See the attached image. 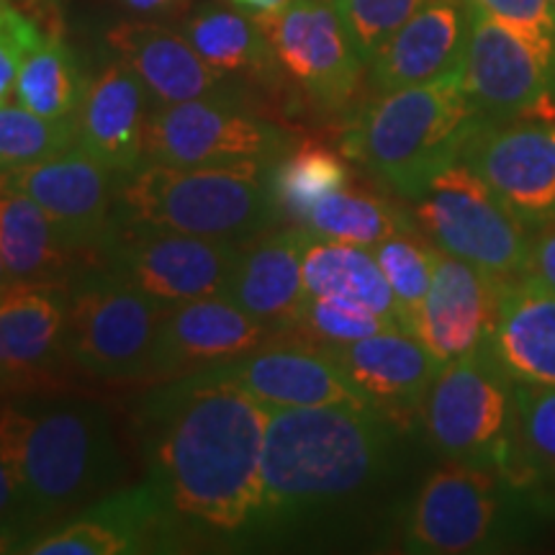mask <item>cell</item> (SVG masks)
<instances>
[{
	"label": "cell",
	"mask_w": 555,
	"mask_h": 555,
	"mask_svg": "<svg viewBox=\"0 0 555 555\" xmlns=\"http://www.w3.org/2000/svg\"><path fill=\"white\" fill-rule=\"evenodd\" d=\"M208 367L273 409L373 406L324 347L301 339L268 343L247 356Z\"/></svg>",
	"instance_id": "2e32d148"
},
{
	"label": "cell",
	"mask_w": 555,
	"mask_h": 555,
	"mask_svg": "<svg viewBox=\"0 0 555 555\" xmlns=\"http://www.w3.org/2000/svg\"><path fill=\"white\" fill-rule=\"evenodd\" d=\"M26 3H34V5H54L57 0H26Z\"/></svg>",
	"instance_id": "7dc6e473"
},
{
	"label": "cell",
	"mask_w": 555,
	"mask_h": 555,
	"mask_svg": "<svg viewBox=\"0 0 555 555\" xmlns=\"http://www.w3.org/2000/svg\"><path fill=\"white\" fill-rule=\"evenodd\" d=\"M393 453L397 425L373 406H270L260 525L298 522L367 494Z\"/></svg>",
	"instance_id": "7a4b0ae2"
},
{
	"label": "cell",
	"mask_w": 555,
	"mask_h": 555,
	"mask_svg": "<svg viewBox=\"0 0 555 555\" xmlns=\"http://www.w3.org/2000/svg\"><path fill=\"white\" fill-rule=\"evenodd\" d=\"M291 0H247L245 9L253 13H275L281 9H286Z\"/></svg>",
	"instance_id": "ee69618b"
},
{
	"label": "cell",
	"mask_w": 555,
	"mask_h": 555,
	"mask_svg": "<svg viewBox=\"0 0 555 555\" xmlns=\"http://www.w3.org/2000/svg\"><path fill=\"white\" fill-rule=\"evenodd\" d=\"M119 3L144 16H170V13L183 11L189 0H119Z\"/></svg>",
	"instance_id": "b9f144b4"
},
{
	"label": "cell",
	"mask_w": 555,
	"mask_h": 555,
	"mask_svg": "<svg viewBox=\"0 0 555 555\" xmlns=\"http://www.w3.org/2000/svg\"><path fill=\"white\" fill-rule=\"evenodd\" d=\"M150 95L127 62L116 57L88 80L75 114V144L116 176L144 165Z\"/></svg>",
	"instance_id": "cb8c5ba5"
},
{
	"label": "cell",
	"mask_w": 555,
	"mask_h": 555,
	"mask_svg": "<svg viewBox=\"0 0 555 555\" xmlns=\"http://www.w3.org/2000/svg\"><path fill=\"white\" fill-rule=\"evenodd\" d=\"M504 283L437 249L433 283L420 314L414 317L412 335L422 339L442 365L478 350L489 343L494 330Z\"/></svg>",
	"instance_id": "e0dca14e"
},
{
	"label": "cell",
	"mask_w": 555,
	"mask_h": 555,
	"mask_svg": "<svg viewBox=\"0 0 555 555\" xmlns=\"http://www.w3.org/2000/svg\"><path fill=\"white\" fill-rule=\"evenodd\" d=\"M3 399H9V391H5V388H3V384H0V406H3L5 404V401Z\"/></svg>",
	"instance_id": "c3c4849f"
},
{
	"label": "cell",
	"mask_w": 555,
	"mask_h": 555,
	"mask_svg": "<svg viewBox=\"0 0 555 555\" xmlns=\"http://www.w3.org/2000/svg\"><path fill=\"white\" fill-rule=\"evenodd\" d=\"M41 39L44 31L29 13L16 9L11 0L0 3V106H5L11 93H16L21 65Z\"/></svg>",
	"instance_id": "f35d334b"
},
{
	"label": "cell",
	"mask_w": 555,
	"mask_h": 555,
	"mask_svg": "<svg viewBox=\"0 0 555 555\" xmlns=\"http://www.w3.org/2000/svg\"><path fill=\"white\" fill-rule=\"evenodd\" d=\"M425 3L427 0H337L335 5L352 44L367 65L386 39Z\"/></svg>",
	"instance_id": "8d00e7d4"
},
{
	"label": "cell",
	"mask_w": 555,
	"mask_h": 555,
	"mask_svg": "<svg viewBox=\"0 0 555 555\" xmlns=\"http://www.w3.org/2000/svg\"><path fill=\"white\" fill-rule=\"evenodd\" d=\"M470 3L530 39L555 65V0H470Z\"/></svg>",
	"instance_id": "74e56055"
},
{
	"label": "cell",
	"mask_w": 555,
	"mask_h": 555,
	"mask_svg": "<svg viewBox=\"0 0 555 555\" xmlns=\"http://www.w3.org/2000/svg\"><path fill=\"white\" fill-rule=\"evenodd\" d=\"M0 384H3L9 397H13V388H11V367H9V356H5V345L3 337H0Z\"/></svg>",
	"instance_id": "f6af8a7d"
},
{
	"label": "cell",
	"mask_w": 555,
	"mask_h": 555,
	"mask_svg": "<svg viewBox=\"0 0 555 555\" xmlns=\"http://www.w3.org/2000/svg\"><path fill=\"white\" fill-rule=\"evenodd\" d=\"M178 530L150 483L114 491L67 517L57 530L31 538V555H129L168 545Z\"/></svg>",
	"instance_id": "ac0fdd59"
},
{
	"label": "cell",
	"mask_w": 555,
	"mask_h": 555,
	"mask_svg": "<svg viewBox=\"0 0 555 555\" xmlns=\"http://www.w3.org/2000/svg\"><path fill=\"white\" fill-rule=\"evenodd\" d=\"M101 255L111 273L157 301L178 307L196 298L224 296L242 245L168 229L114 224Z\"/></svg>",
	"instance_id": "8fae6325"
},
{
	"label": "cell",
	"mask_w": 555,
	"mask_h": 555,
	"mask_svg": "<svg viewBox=\"0 0 555 555\" xmlns=\"http://www.w3.org/2000/svg\"><path fill=\"white\" fill-rule=\"evenodd\" d=\"M486 121L455 69L422 86L376 93L345 129L339 150L399 196L420 201Z\"/></svg>",
	"instance_id": "277c9868"
},
{
	"label": "cell",
	"mask_w": 555,
	"mask_h": 555,
	"mask_svg": "<svg viewBox=\"0 0 555 555\" xmlns=\"http://www.w3.org/2000/svg\"><path fill=\"white\" fill-rule=\"evenodd\" d=\"M75 147V121H52L24 106H0V172Z\"/></svg>",
	"instance_id": "e575fe53"
},
{
	"label": "cell",
	"mask_w": 555,
	"mask_h": 555,
	"mask_svg": "<svg viewBox=\"0 0 555 555\" xmlns=\"http://www.w3.org/2000/svg\"><path fill=\"white\" fill-rule=\"evenodd\" d=\"M314 240L307 227L288 224L273 234L245 242L224 298L275 332L291 335L307 304L304 253Z\"/></svg>",
	"instance_id": "603a6c76"
},
{
	"label": "cell",
	"mask_w": 555,
	"mask_h": 555,
	"mask_svg": "<svg viewBox=\"0 0 555 555\" xmlns=\"http://www.w3.org/2000/svg\"><path fill=\"white\" fill-rule=\"evenodd\" d=\"M88 80L60 31L44 34L26 54L16 82L18 106L52 121H75Z\"/></svg>",
	"instance_id": "4dcf8cb0"
},
{
	"label": "cell",
	"mask_w": 555,
	"mask_h": 555,
	"mask_svg": "<svg viewBox=\"0 0 555 555\" xmlns=\"http://www.w3.org/2000/svg\"><path fill=\"white\" fill-rule=\"evenodd\" d=\"M332 3H337V0H332Z\"/></svg>",
	"instance_id": "816d5d0a"
},
{
	"label": "cell",
	"mask_w": 555,
	"mask_h": 555,
	"mask_svg": "<svg viewBox=\"0 0 555 555\" xmlns=\"http://www.w3.org/2000/svg\"><path fill=\"white\" fill-rule=\"evenodd\" d=\"M168 304L108 268L67 283V360L101 380L150 378Z\"/></svg>",
	"instance_id": "ba28073f"
},
{
	"label": "cell",
	"mask_w": 555,
	"mask_h": 555,
	"mask_svg": "<svg viewBox=\"0 0 555 555\" xmlns=\"http://www.w3.org/2000/svg\"><path fill=\"white\" fill-rule=\"evenodd\" d=\"M0 253L13 281L67 286L75 253L39 204L0 180Z\"/></svg>",
	"instance_id": "4316f807"
},
{
	"label": "cell",
	"mask_w": 555,
	"mask_h": 555,
	"mask_svg": "<svg viewBox=\"0 0 555 555\" xmlns=\"http://www.w3.org/2000/svg\"><path fill=\"white\" fill-rule=\"evenodd\" d=\"M275 332L224 296L170 307L159 330L150 378H178L201 367L242 358L273 343Z\"/></svg>",
	"instance_id": "d6986e66"
},
{
	"label": "cell",
	"mask_w": 555,
	"mask_h": 555,
	"mask_svg": "<svg viewBox=\"0 0 555 555\" xmlns=\"http://www.w3.org/2000/svg\"><path fill=\"white\" fill-rule=\"evenodd\" d=\"M386 330H401L393 319L376 314L363 304L337 296H309L291 337L319 347L350 345Z\"/></svg>",
	"instance_id": "d6a6232c"
},
{
	"label": "cell",
	"mask_w": 555,
	"mask_h": 555,
	"mask_svg": "<svg viewBox=\"0 0 555 555\" xmlns=\"http://www.w3.org/2000/svg\"><path fill=\"white\" fill-rule=\"evenodd\" d=\"M461 75L470 101L489 121H555L553 62L476 5Z\"/></svg>",
	"instance_id": "4fadbf2b"
},
{
	"label": "cell",
	"mask_w": 555,
	"mask_h": 555,
	"mask_svg": "<svg viewBox=\"0 0 555 555\" xmlns=\"http://www.w3.org/2000/svg\"><path fill=\"white\" fill-rule=\"evenodd\" d=\"M119 178L78 144L54 157L0 172L3 183L39 204L75 255L101 253L114 232Z\"/></svg>",
	"instance_id": "9a60e30c"
},
{
	"label": "cell",
	"mask_w": 555,
	"mask_h": 555,
	"mask_svg": "<svg viewBox=\"0 0 555 555\" xmlns=\"http://www.w3.org/2000/svg\"><path fill=\"white\" fill-rule=\"evenodd\" d=\"M489 350L515 384L555 386V291L532 273L506 281Z\"/></svg>",
	"instance_id": "484cf974"
},
{
	"label": "cell",
	"mask_w": 555,
	"mask_h": 555,
	"mask_svg": "<svg viewBox=\"0 0 555 555\" xmlns=\"http://www.w3.org/2000/svg\"><path fill=\"white\" fill-rule=\"evenodd\" d=\"M281 75L319 111H343L363 82L365 60L332 0H291L275 13H253Z\"/></svg>",
	"instance_id": "7c38bea8"
},
{
	"label": "cell",
	"mask_w": 555,
	"mask_h": 555,
	"mask_svg": "<svg viewBox=\"0 0 555 555\" xmlns=\"http://www.w3.org/2000/svg\"><path fill=\"white\" fill-rule=\"evenodd\" d=\"M183 37L193 50L227 78L275 82L281 78L275 54L258 18L206 3L185 18Z\"/></svg>",
	"instance_id": "83f0119b"
},
{
	"label": "cell",
	"mask_w": 555,
	"mask_h": 555,
	"mask_svg": "<svg viewBox=\"0 0 555 555\" xmlns=\"http://www.w3.org/2000/svg\"><path fill=\"white\" fill-rule=\"evenodd\" d=\"M461 163L527 229L555 221V121H486Z\"/></svg>",
	"instance_id": "5bb4252c"
},
{
	"label": "cell",
	"mask_w": 555,
	"mask_h": 555,
	"mask_svg": "<svg viewBox=\"0 0 555 555\" xmlns=\"http://www.w3.org/2000/svg\"><path fill=\"white\" fill-rule=\"evenodd\" d=\"M422 422L429 446L448 461L540 481L519 446L515 380L491 356L489 343L440 367L422 404Z\"/></svg>",
	"instance_id": "52a82bcc"
},
{
	"label": "cell",
	"mask_w": 555,
	"mask_h": 555,
	"mask_svg": "<svg viewBox=\"0 0 555 555\" xmlns=\"http://www.w3.org/2000/svg\"><path fill=\"white\" fill-rule=\"evenodd\" d=\"M304 227L309 229L314 240L347 242V245L376 247L393 234L412 232V219L391 201L339 189L330 196L319 198L311 206Z\"/></svg>",
	"instance_id": "1f68e13d"
},
{
	"label": "cell",
	"mask_w": 555,
	"mask_h": 555,
	"mask_svg": "<svg viewBox=\"0 0 555 555\" xmlns=\"http://www.w3.org/2000/svg\"><path fill=\"white\" fill-rule=\"evenodd\" d=\"M268 168L270 163L204 168L144 163L119 178L116 224L245 245L278 224Z\"/></svg>",
	"instance_id": "8992f818"
},
{
	"label": "cell",
	"mask_w": 555,
	"mask_h": 555,
	"mask_svg": "<svg viewBox=\"0 0 555 555\" xmlns=\"http://www.w3.org/2000/svg\"><path fill=\"white\" fill-rule=\"evenodd\" d=\"M270 406L211 367L165 380L139 401L147 483L176 530L237 535L262 517Z\"/></svg>",
	"instance_id": "6da1fadb"
},
{
	"label": "cell",
	"mask_w": 555,
	"mask_h": 555,
	"mask_svg": "<svg viewBox=\"0 0 555 555\" xmlns=\"http://www.w3.org/2000/svg\"><path fill=\"white\" fill-rule=\"evenodd\" d=\"M0 3H9V0H0Z\"/></svg>",
	"instance_id": "f907efd6"
},
{
	"label": "cell",
	"mask_w": 555,
	"mask_h": 555,
	"mask_svg": "<svg viewBox=\"0 0 555 555\" xmlns=\"http://www.w3.org/2000/svg\"><path fill=\"white\" fill-rule=\"evenodd\" d=\"M67 286L18 283L0 291V337L11 367L13 397L31 393L67 358Z\"/></svg>",
	"instance_id": "d4e9b609"
},
{
	"label": "cell",
	"mask_w": 555,
	"mask_h": 555,
	"mask_svg": "<svg viewBox=\"0 0 555 555\" xmlns=\"http://www.w3.org/2000/svg\"><path fill=\"white\" fill-rule=\"evenodd\" d=\"M414 217L442 253L486 270L499 281L527 273L530 229L494 196V191L457 159L414 201Z\"/></svg>",
	"instance_id": "9c48e42d"
},
{
	"label": "cell",
	"mask_w": 555,
	"mask_h": 555,
	"mask_svg": "<svg viewBox=\"0 0 555 555\" xmlns=\"http://www.w3.org/2000/svg\"><path fill=\"white\" fill-rule=\"evenodd\" d=\"M304 286L309 296H337L363 304L404 330L397 298L371 247L311 240L304 253Z\"/></svg>",
	"instance_id": "f1b7e54d"
},
{
	"label": "cell",
	"mask_w": 555,
	"mask_h": 555,
	"mask_svg": "<svg viewBox=\"0 0 555 555\" xmlns=\"http://www.w3.org/2000/svg\"><path fill=\"white\" fill-rule=\"evenodd\" d=\"M0 525L21 527V530L34 532V535L44 532V527L34 517L24 491H21V483L16 474H13V466L9 457H5L3 448H0Z\"/></svg>",
	"instance_id": "ab89813d"
},
{
	"label": "cell",
	"mask_w": 555,
	"mask_h": 555,
	"mask_svg": "<svg viewBox=\"0 0 555 555\" xmlns=\"http://www.w3.org/2000/svg\"><path fill=\"white\" fill-rule=\"evenodd\" d=\"M538 237L532 240L530 266L527 273H532L540 283L555 291V221L543 229H538Z\"/></svg>",
	"instance_id": "60d3db41"
},
{
	"label": "cell",
	"mask_w": 555,
	"mask_h": 555,
	"mask_svg": "<svg viewBox=\"0 0 555 555\" xmlns=\"http://www.w3.org/2000/svg\"><path fill=\"white\" fill-rule=\"evenodd\" d=\"M474 5L470 0H427L367 62L371 86L388 93L437 80L463 65Z\"/></svg>",
	"instance_id": "ffe728a7"
},
{
	"label": "cell",
	"mask_w": 555,
	"mask_h": 555,
	"mask_svg": "<svg viewBox=\"0 0 555 555\" xmlns=\"http://www.w3.org/2000/svg\"><path fill=\"white\" fill-rule=\"evenodd\" d=\"M363 397L393 425H404L422 404L442 363L406 330H386L350 345L324 347Z\"/></svg>",
	"instance_id": "44dd1931"
},
{
	"label": "cell",
	"mask_w": 555,
	"mask_h": 555,
	"mask_svg": "<svg viewBox=\"0 0 555 555\" xmlns=\"http://www.w3.org/2000/svg\"><path fill=\"white\" fill-rule=\"evenodd\" d=\"M31 538H37V535H34V532H29V530L0 525V555L24 553V547L29 545Z\"/></svg>",
	"instance_id": "7bdbcfd3"
},
{
	"label": "cell",
	"mask_w": 555,
	"mask_h": 555,
	"mask_svg": "<svg viewBox=\"0 0 555 555\" xmlns=\"http://www.w3.org/2000/svg\"><path fill=\"white\" fill-rule=\"evenodd\" d=\"M283 152V131L242 106L237 93L152 106L144 127V163L204 168L273 163Z\"/></svg>",
	"instance_id": "30bf717a"
},
{
	"label": "cell",
	"mask_w": 555,
	"mask_h": 555,
	"mask_svg": "<svg viewBox=\"0 0 555 555\" xmlns=\"http://www.w3.org/2000/svg\"><path fill=\"white\" fill-rule=\"evenodd\" d=\"M234 3H237V5H242V9H245V5H247V0H234Z\"/></svg>",
	"instance_id": "681fc988"
},
{
	"label": "cell",
	"mask_w": 555,
	"mask_h": 555,
	"mask_svg": "<svg viewBox=\"0 0 555 555\" xmlns=\"http://www.w3.org/2000/svg\"><path fill=\"white\" fill-rule=\"evenodd\" d=\"M345 155H337L322 142H301L283 152L268 168V189L278 221L304 227L311 206L350 183Z\"/></svg>",
	"instance_id": "f546056e"
},
{
	"label": "cell",
	"mask_w": 555,
	"mask_h": 555,
	"mask_svg": "<svg viewBox=\"0 0 555 555\" xmlns=\"http://www.w3.org/2000/svg\"><path fill=\"white\" fill-rule=\"evenodd\" d=\"M371 249L393 291V298H397L401 324L406 332H412L414 317L420 314L429 283H433L437 247L414 237L412 232H404L378 242Z\"/></svg>",
	"instance_id": "836d02e7"
},
{
	"label": "cell",
	"mask_w": 555,
	"mask_h": 555,
	"mask_svg": "<svg viewBox=\"0 0 555 555\" xmlns=\"http://www.w3.org/2000/svg\"><path fill=\"white\" fill-rule=\"evenodd\" d=\"M519 446L540 481H555V386L515 384Z\"/></svg>",
	"instance_id": "d590c367"
},
{
	"label": "cell",
	"mask_w": 555,
	"mask_h": 555,
	"mask_svg": "<svg viewBox=\"0 0 555 555\" xmlns=\"http://www.w3.org/2000/svg\"><path fill=\"white\" fill-rule=\"evenodd\" d=\"M13 283V278L9 273V266H5L3 260V253H0V291H5Z\"/></svg>",
	"instance_id": "bcb514c9"
},
{
	"label": "cell",
	"mask_w": 555,
	"mask_h": 555,
	"mask_svg": "<svg viewBox=\"0 0 555 555\" xmlns=\"http://www.w3.org/2000/svg\"><path fill=\"white\" fill-rule=\"evenodd\" d=\"M106 41L142 80L152 106L237 93L234 80L208 65L183 31L178 34L155 21H119L108 29Z\"/></svg>",
	"instance_id": "7402d4cb"
},
{
	"label": "cell",
	"mask_w": 555,
	"mask_h": 555,
	"mask_svg": "<svg viewBox=\"0 0 555 555\" xmlns=\"http://www.w3.org/2000/svg\"><path fill=\"white\" fill-rule=\"evenodd\" d=\"M555 522L551 486L448 461L420 486L404 519V547L427 555L496 553Z\"/></svg>",
	"instance_id": "5b68a950"
},
{
	"label": "cell",
	"mask_w": 555,
	"mask_h": 555,
	"mask_svg": "<svg viewBox=\"0 0 555 555\" xmlns=\"http://www.w3.org/2000/svg\"><path fill=\"white\" fill-rule=\"evenodd\" d=\"M0 448L41 527L114 494L127 474L114 422L88 399L5 401Z\"/></svg>",
	"instance_id": "3957f363"
}]
</instances>
